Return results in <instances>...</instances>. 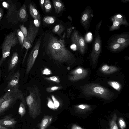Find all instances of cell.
Wrapping results in <instances>:
<instances>
[{
	"mask_svg": "<svg viewBox=\"0 0 129 129\" xmlns=\"http://www.w3.org/2000/svg\"><path fill=\"white\" fill-rule=\"evenodd\" d=\"M20 30L24 35V37H27V30L26 28L23 25L20 26Z\"/></svg>",
	"mask_w": 129,
	"mask_h": 129,
	"instance_id": "cell-29",
	"label": "cell"
},
{
	"mask_svg": "<svg viewBox=\"0 0 129 129\" xmlns=\"http://www.w3.org/2000/svg\"><path fill=\"white\" fill-rule=\"evenodd\" d=\"M26 9L27 6L24 3L18 10V16L19 21L23 23L26 22L28 20V14Z\"/></svg>",
	"mask_w": 129,
	"mask_h": 129,
	"instance_id": "cell-12",
	"label": "cell"
},
{
	"mask_svg": "<svg viewBox=\"0 0 129 129\" xmlns=\"http://www.w3.org/2000/svg\"><path fill=\"white\" fill-rule=\"evenodd\" d=\"M18 42L15 31L11 32L6 36L2 46V55L0 60V66L9 55L11 47L16 45Z\"/></svg>",
	"mask_w": 129,
	"mask_h": 129,
	"instance_id": "cell-5",
	"label": "cell"
},
{
	"mask_svg": "<svg viewBox=\"0 0 129 129\" xmlns=\"http://www.w3.org/2000/svg\"><path fill=\"white\" fill-rule=\"evenodd\" d=\"M87 37L88 40H90L92 38V34L91 33H88L87 35Z\"/></svg>",
	"mask_w": 129,
	"mask_h": 129,
	"instance_id": "cell-44",
	"label": "cell"
},
{
	"mask_svg": "<svg viewBox=\"0 0 129 129\" xmlns=\"http://www.w3.org/2000/svg\"><path fill=\"white\" fill-rule=\"evenodd\" d=\"M88 73L87 70L79 67L71 71L69 76L68 79L72 81H76L86 78Z\"/></svg>",
	"mask_w": 129,
	"mask_h": 129,
	"instance_id": "cell-8",
	"label": "cell"
},
{
	"mask_svg": "<svg viewBox=\"0 0 129 129\" xmlns=\"http://www.w3.org/2000/svg\"><path fill=\"white\" fill-rule=\"evenodd\" d=\"M66 35V34L65 33H64V34L62 35V37L61 39H64V38H65V37Z\"/></svg>",
	"mask_w": 129,
	"mask_h": 129,
	"instance_id": "cell-47",
	"label": "cell"
},
{
	"mask_svg": "<svg viewBox=\"0 0 129 129\" xmlns=\"http://www.w3.org/2000/svg\"><path fill=\"white\" fill-rule=\"evenodd\" d=\"M44 7L46 13H48L50 11L51 9L52 5L50 0H45V1Z\"/></svg>",
	"mask_w": 129,
	"mask_h": 129,
	"instance_id": "cell-24",
	"label": "cell"
},
{
	"mask_svg": "<svg viewBox=\"0 0 129 129\" xmlns=\"http://www.w3.org/2000/svg\"><path fill=\"white\" fill-rule=\"evenodd\" d=\"M79 43L81 46H83L85 45V42L83 39H80L79 41Z\"/></svg>",
	"mask_w": 129,
	"mask_h": 129,
	"instance_id": "cell-32",
	"label": "cell"
},
{
	"mask_svg": "<svg viewBox=\"0 0 129 129\" xmlns=\"http://www.w3.org/2000/svg\"><path fill=\"white\" fill-rule=\"evenodd\" d=\"M55 21V17L53 16H47L44 17L43 18L44 22L49 24H53Z\"/></svg>",
	"mask_w": 129,
	"mask_h": 129,
	"instance_id": "cell-21",
	"label": "cell"
},
{
	"mask_svg": "<svg viewBox=\"0 0 129 129\" xmlns=\"http://www.w3.org/2000/svg\"><path fill=\"white\" fill-rule=\"evenodd\" d=\"M71 48L74 51L76 50V46L75 44H72L71 47Z\"/></svg>",
	"mask_w": 129,
	"mask_h": 129,
	"instance_id": "cell-42",
	"label": "cell"
},
{
	"mask_svg": "<svg viewBox=\"0 0 129 129\" xmlns=\"http://www.w3.org/2000/svg\"><path fill=\"white\" fill-rule=\"evenodd\" d=\"M45 0H41L40 1V4L41 8L43 9L44 7V5L45 2Z\"/></svg>",
	"mask_w": 129,
	"mask_h": 129,
	"instance_id": "cell-35",
	"label": "cell"
},
{
	"mask_svg": "<svg viewBox=\"0 0 129 129\" xmlns=\"http://www.w3.org/2000/svg\"><path fill=\"white\" fill-rule=\"evenodd\" d=\"M2 4L3 7L7 10L6 18L8 23L17 24L19 21L18 16V10L16 8V4L11 0H3Z\"/></svg>",
	"mask_w": 129,
	"mask_h": 129,
	"instance_id": "cell-6",
	"label": "cell"
},
{
	"mask_svg": "<svg viewBox=\"0 0 129 129\" xmlns=\"http://www.w3.org/2000/svg\"><path fill=\"white\" fill-rule=\"evenodd\" d=\"M100 47V45L98 43H96L95 45V50L97 51L99 49Z\"/></svg>",
	"mask_w": 129,
	"mask_h": 129,
	"instance_id": "cell-37",
	"label": "cell"
},
{
	"mask_svg": "<svg viewBox=\"0 0 129 129\" xmlns=\"http://www.w3.org/2000/svg\"><path fill=\"white\" fill-rule=\"evenodd\" d=\"M42 37V35H41L29 55L27 61L26 71V74H28L30 72L38 56Z\"/></svg>",
	"mask_w": 129,
	"mask_h": 129,
	"instance_id": "cell-7",
	"label": "cell"
},
{
	"mask_svg": "<svg viewBox=\"0 0 129 129\" xmlns=\"http://www.w3.org/2000/svg\"><path fill=\"white\" fill-rule=\"evenodd\" d=\"M20 76V73L19 71H18L12 75L8 82L5 90L6 91L9 89L19 87Z\"/></svg>",
	"mask_w": 129,
	"mask_h": 129,
	"instance_id": "cell-9",
	"label": "cell"
},
{
	"mask_svg": "<svg viewBox=\"0 0 129 129\" xmlns=\"http://www.w3.org/2000/svg\"><path fill=\"white\" fill-rule=\"evenodd\" d=\"M34 19L33 23L34 25L36 27L39 28L40 25V20L37 19Z\"/></svg>",
	"mask_w": 129,
	"mask_h": 129,
	"instance_id": "cell-30",
	"label": "cell"
},
{
	"mask_svg": "<svg viewBox=\"0 0 129 129\" xmlns=\"http://www.w3.org/2000/svg\"><path fill=\"white\" fill-rule=\"evenodd\" d=\"M3 1V0H0V2H2Z\"/></svg>",
	"mask_w": 129,
	"mask_h": 129,
	"instance_id": "cell-51",
	"label": "cell"
},
{
	"mask_svg": "<svg viewBox=\"0 0 129 129\" xmlns=\"http://www.w3.org/2000/svg\"><path fill=\"white\" fill-rule=\"evenodd\" d=\"M17 121L15 119L8 115L0 119V125L6 128L13 127L17 123Z\"/></svg>",
	"mask_w": 129,
	"mask_h": 129,
	"instance_id": "cell-11",
	"label": "cell"
},
{
	"mask_svg": "<svg viewBox=\"0 0 129 129\" xmlns=\"http://www.w3.org/2000/svg\"><path fill=\"white\" fill-rule=\"evenodd\" d=\"M23 45L24 47L27 49V51L23 59V63L25 59L26 56L27 51L32 46L30 41L27 38V37H24Z\"/></svg>",
	"mask_w": 129,
	"mask_h": 129,
	"instance_id": "cell-19",
	"label": "cell"
},
{
	"mask_svg": "<svg viewBox=\"0 0 129 129\" xmlns=\"http://www.w3.org/2000/svg\"><path fill=\"white\" fill-rule=\"evenodd\" d=\"M25 104L22 102H21L20 104L18 109V113L21 117H22L24 116L26 112Z\"/></svg>",
	"mask_w": 129,
	"mask_h": 129,
	"instance_id": "cell-22",
	"label": "cell"
},
{
	"mask_svg": "<svg viewBox=\"0 0 129 129\" xmlns=\"http://www.w3.org/2000/svg\"><path fill=\"white\" fill-rule=\"evenodd\" d=\"M43 74L45 75H49L51 74V71L49 69L46 68L42 71Z\"/></svg>",
	"mask_w": 129,
	"mask_h": 129,
	"instance_id": "cell-31",
	"label": "cell"
},
{
	"mask_svg": "<svg viewBox=\"0 0 129 129\" xmlns=\"http://www.w3.org/2000/svg\"><path fill=\"white\" fill-rule=\"evenodd\" d=\"M44 78L47 80L52 81L57 83H60L59 79L57 76H53L49 77H45Z\"/></svg>",
	"mask_w": 129,
	"mask_h": 129,
	"instance_id": "cell-26",
	"label": "cell"
},
{
	"mask_svg": "<svg viewBox=\"0 0 129 129\" xmlns=\"http://www.w3.org/2000/svg\"><path fill=\"white\" fill-rule=\"evenodd\" d=\"M53 3L56 13H59L64 10L65 6L60 0H52Z\"/></svg>",
	"mask_w": 129,
	"mask_h": 129,
	"instance_id": "cell-15",
	"label": "cell"
},
{
	"mask_svg": "<svg viewBox=\"0 0 129 129\" xmlns=\"http://www.w3.org/2000/svg\"><path fill=\"white\" fill-rule=\"evenodd\" d=\"M72 30V28H68L67 29V37L68 38L70 36Z\"/></svg>",
	"mask_w": 129,
	"mask_h": 129,
	"instance_id": "cell-33",
	"label": "cell"
},
{
	"mask_svg": "<svg viewBox=\"0 0 129 129\" xmlns=\"http://www.w3.org/2000/svg\"><path fill=\"white\" fill-rule=\"evenodd\" d=\"M29 94L26 97L29 113L33 119L36 118L41 112V94L38 86L34 85L28 89Z\"/></svg>",
	"mask_w": 129,
	"mask_h": 129,
	"instance_id": "cell-2",
	"label": "cell"
},
{
	"mask_svg": "<svg viewBox=\"0 0 129 129\" xmlns=\"http://www.w3.org/2000/svg\"><path fill=\"white\" fill-rule=\"evenodd\" d=\"M118 70V68L115 66H109L104 65L101 69L102 71L106 74H111L116 71Z\"/></svg>",
	"mask_w": 129,
	"mask_h": 129,
	"instance_id": "cell-17",
	"label": "cell"
},
{
	"mask_svg": "<svg viewBox=\"0 0 129 129\" xmlns=\"http://www.w3.org/2000/svg\"><path fill=\"white\" fill-rule=\"evenodd\" d=\"M67 18L68 19L70 20L71 21H72V19L71 17L70 16H68Z\"/></svg>",
	"mask_w": 129,
	"mask_h": 129,
	"instance_id": "cell-49",
	"label": "cell"
},
{
	"mask_svg": "<svg viewBox=\"0 0 129 129\" xmlns=\"http://www.w3.org/2000/svg\"><path fill=\"white\" fill-rule=\"evenodd\" d=\"M51 96L53 101L55 108L56 109L59 107L60 106V103L54 95H52Z\"/></svg>",
	"mask_w": 129,
	"mask_h": 129,
	"instance_id": "cell-27",
	"label": "cell"
},
{
	"mask_svg": "<svg viewBox=\"0 0 129 129\" xmlns=\"http://www.w3.org/2000/svg\"><path fill=\"white\" fill-rule=\"evenodd\" d=\"M28 8L30 15L34 19H37L40 20L41 18L40 14L31 3L29 4Z\"/></svg>",
	"mask_w": 129,
	"mask_h": 129,
	"instance_id": "cell-14",
	"label": "cell"
},
{
	"mask_svg": "<svg viewBox=\"0 0 129 129\" xmlns=\"http://www.w3.org/2000/svg\"><path fill=\"white\" fill-rule=\"evenodd\" d=\"M88 18V15L86 14H84L82 17V19L83 21L86 20Z\"/></svg>",
	"mask_w": 129,
	"mask_h": 129,
	"instance_id": "cell-40",
	"label": "cell"
},
{
	"mask_svg": "<svg viewBox=\"0 0 129 129\" xmlns=\"http://www.w3.org/2000/svg\"><path fill=\"white\" fill-rule=\"evenodd\" d=\"M108 84L113 88L118 91L120 90L121 87L120 85L117 82L111 81L108 82Z\"/></svg>",
	"mask_w": 129,
	"mask_h": 129,
	"instance_id": "cell-23",
	"label": "cell"
},
{
	"mask_svg": "<svg viewBox=\"0 0 129 129\" xmlns=\"http://www.w3.org/2000/svg\"><path fill=\"white\" fill-rule=\"evenodd\" d=\"M112 129H118V128L117 126L115 125L113 127Z\"/></svg>",
	"mask_w": 129,
	"mask_h": 129,
	"instance_id": "cell-48",
	"label": "cell"
},
{
	"mask_svg": "<svg viewBox=\"0 0 129 129\" xmlns=\"http://www.w3.org/2000/svg\"><path fill=\"white\" fill-rule=\"evenodd\" d=\"M71 129H82L81 127L76 125H73Z\"/></svg>",
	"mask_w": 129,
	"mask_h": 129,
	"instance_id": "cell-38",
	"label": "cell"
},
{
	"mask_svg": "<svg viewBox=\"0 0 129 129\" xmlns=\"http://www.w3.org/2000/svg\"><path fill=\"white\" fill-rule=\"evenodd\" d=\"M43 36L42 50L44 54L57 63L74 62L73 56L66 48L64 39H58L49 31L45 32Z\"/></svg>",
	"mask_w": 129,
	"mask_h": 129,
	"instance_id": "cell-1",
	"label": "cell"
},
{
	"mask_svg": "<svg viewBox=\"0 0 129 129\" xmlns=\"http://www.w3.org/2000/svg\"><path fill=\"white\" fill-rule=\"evenodd\" d=\"M119 123L122 127H124L125 126V124L124 122L121 120H120L119 121Z\"/></svg>",
	"mask_w": 129,
	"mask_h": 129,
	"instance_id": "cell-36",
	"label": "cell"
},
{
	"mask_svg": "<svg viewBox=\"0 0 129 129\" xmlns=\"http://www.w3.org/2000/svg\"><path fill=\"white\" fill-rule=\"evenodd\" d=\"M1 77V74H0V78Z\"/></svg>",
	"mask_w": 129,
	"mask_h": 129,
	"instance_id": "cell-52",
	"label": "cell"
},
{
	"mask_svg": "<svg viewBox=\"0 0 129 129\" xmlns=\"http://www.w3.org/2000/svg\"><path fill=\"white\" fill-rule=\"evenodd\" d=\"M17 36L18 41L21 46L22 48H23V44L24 38V36L20 29H18L17 30Z\"/></svg>",
	"mask_w": 129,
	"mask_h": 129,
	"instance_id": "cell-20",
	"label": "cell"
},
{
	"mask_svg": "<svg viewBox=\"0 0 129 129\" xmlns=\"http://www.w3.org/2000/svg\"><path fill=\"white\" fill-rule=\"evenodd\" d=\"M0 129H9L8 128L5 127L0 125Z\"/></svg>",
	"mask_w": 129,
	"mask_h": 129,
	"instance_id": "cell-46",
	"label": "cell"
},
{
	"mask_svg": "<svg viewBox=\"0 0 129 129\" xmlns=\"http://www.w3.org/2000/svg\"><path fill=\"white\" fill-rule=\"evenodd\" d=\"M120 45L119 44H116L113 45V48L114 49H116L119 47Z\"/></svg>",
	"mask_w": 129,
	"mask_h": 129,
	"instance_id": "cell-41",
	"label": "cell"
},
{
	"mask_svg": "<svg viewBox=\"0 0 129 129\" xmlns=\"http://www.w3.org/2000/svg\"><path fill=\"white\" fill-rule=\"evenodd\" d=\"M86 106L85 105L81 104L79 105L78 107L80 109H85L86 108Z\"/></svg>",
	"mask_w": 129,
	"mask_h": 129,
	"instance_id": "cell-43",
	"label": "cell"
},
{
	"mask_svg": "<svg viewBox=\"0 0 129 129\" xmlns=\"http://www.w3.org/2000/svg\"><path fill=\"white\" fill-rule=\"evenodd\" d=\"M117 17L118 18H120L122 17V16L120 14L117 15Z\"/></svg>",
	"mask_w": 129,
	"mask_h": 129,
	"instance_id": "cell-50",
	"label": "cell"
},
{
	"mask_svg": "<svg viewBox=\"0 0 129 129\" xmlns=\"http://www.w3.org/2000/svg\"><path fill=\"white\" fill-rule=\"evenodd\" d=\"M5 94L0 98V114L14 104L16 101L21 100L25 104L23 93L19 87L7 90Z\"/></svg>",
	"mask_w": 129,
	"mask_h": 129,
	"instance_id": "cell-3",
	"label": "cell"
},
{
	"mask_svg": "<svg viewBox=\"0 0 129 129\" xmlns=\"http://www.w3.org/2000/svg\"><path fill=\"white\" fill-rule=\"evenodd\" d=\"M30 22L27 30V38L32 45L39 31V28L36 27Z\"/></svg>",
	"mask_w": 129,
	"mask_h": 129,
	"instance_id": "cell-10",
	"label": "cell"
},
{
	"mask_svg": "<svg viewBox=\"0 0 129 129\" xmlns=\"http://www.w3.org/2000/svg\"><path fill=\"white\" fill-rule=\"evenodd\" d=\"M52 120V117L48 115L44 117L38 126L39 129H46L50 125Z\"/></svg>",
	"mask_w": 129,
	"mask_h": 129,
	"instance_id": "cell-13",
	"label": "cell"
},
{
	"mask_svg": "<svg viewBox=\"0 0 129 129\" xmlns=\"http://www.w3.org/2000/svg\"><path fill=\"white\" fill-rule=\"evenodd\" d=\"M119 24V23L118 22H115L113 23V25L115 26H117Z\"/></svg>",
	"mask_w": 129,
	"mask_h": 129,
	"instance_id": "cell-45",
	"label": "cell"
},
{
	"mask_svg": "<svg viewBox=\"0 0 129 129\" xmlns=\"http://www.w3.org/2000/svg\"><path fill=\"white\" fill-rule=\"evenodd\" d=\"M82 89L83 93L88 96H96L107 99L111 98L114 94L107 89L94 83L86 84Z\"/></svg>",
	"mask_w": 129,
	"mask_h": 129,
	"instance_id": "cell-4",
	"label": "cell"
},
{
	"mask_svg": "<svg viewBox=\"0 0 129 129\" xmlns=\"http://www.w3.org/2000/svg\"><path fill=\"white\" fill-rule=\"evenodd\" d=\"M47 106L53 110H55V106L53 102L50 98H48Z\"/></svg>",
	"mask_w": 129,
	"mask_h": 129,
	"instance_id": "cell-28",
	"label": "cell"
},
{
	"mask_svg": "<svg viewBox=\"0 0 129 129\" xmlns=\"http://www.w3.org/2000/svg\"><path fill=\"white\" fill-rule=\"evenodd\" d=\"M62 88V87L60 86H52L47 88L46 90L47 92H52L61 89Z\"/></svg>",
	"mask_w": 129,
	"mask_h": 129,
	"instance_id": "cell-25",
	"label": "cell"
},
{
	"mask_svg": "<svg viewBox=\"0 0 129 129\" xmlns=\"http://www.w3.org/2000/svg\"><path fill=\"white\" fill-rule=\"evenodd\" d=\"M125 41V40L123 38H121L118 39L117 42L118 43H124Z\"/></svg>",
	"mask_w": 129,
	"mask_h": 129,
	"instance_id": "cell-34",
	"label": "cell"
},
{
	"mask_svg": "<svg viewBox=\"0 0 129 129\" xmlns=\"http://www.w3.org/2000/svg\"><path fill=\"white\" fill-rule=\"evenodd\" d=\"M3 13V10L2 7H0V20L2 17Z\"/></svg>",
	"mask_w": 129,
	"mask_h": 129,
	"instance_id": "cell-39",
	"label": "cell"
},
{
	"mask_svg": "<svg viewBox=\"0 0 129 129\" xmlns=\"http://www.w3.org/2000/svg\"><path fill=\"white\" fill-rule=\"evenodd\" d=\"M19 60L18 55L17 52H14L10 62L8 68V71L13 69Z\"/></svg>",
	"mask_w": 129,
	"mask_h": 129,
	"instance_id": "cell-16",
	"label": "cell"
},
{
	"mask_svg": "<svg viewBox=\"0 0 129 129\" xmlns=\"http://www.w3.org/2000/svg\"><path fill=\"white\" fill-rule=\"evenodd\" d=\"M65 29V27L62 25L58 24L53 28L52 30V31L54 33L60 35L63 32Z\"/></svg>",
	"mask_w": 129,
	"mask_h": 129,
	"instance_id": "cell-18",
	"label": "cell"
}]
</instances>
